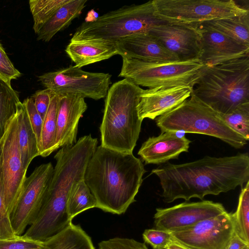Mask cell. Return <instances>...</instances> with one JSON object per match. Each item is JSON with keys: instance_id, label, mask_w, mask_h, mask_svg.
I'll list each match as a JSON object with an SVG mask.
<instances>
[{"instance_id": "cell-31", "label": "cell", "mask_w": 249, "mask_h": 249, "mask_svg": "<svg viewBox=\"0 0 249 249\" xmlns=\"http://www.w3.org/2000/svg\"><path fill=\"white\" fill-rule=\"evenodd\" d=\"M220 115L231 128L249 141V102L241 104L230 113Z\"/></svg>"}, {"instance_id": "cell-13", "label": "cell", "mask_w": 249, "mask_h": 249, "mask_svg": "<svg viewBox=\"0 0 249 249\" xmlns=\"http://www.w3.org/2000/svg\"><path fill=\"white\" fill-rule=\"evenodd\" d=\"M171 233L172 240L189 249H227L235 233L232 213L226 211Z\"/></svg>"}, {"instance_id": "cell-37", "label": "cell", "mask_w": 249, "mask_h": 249, "mask_svg": "<svg viewBox=\"0 0 249 249\" xmlns=\"http://www.w3.org/2000/svg\"><path fill=\"white\" fill-rule=\"evenodd\" d=\"M53 93L51 90L45 89L36 91L31 96L36 109L43 120L48 109Z\"/></svg>"}, {"instance_id": "cell-7", "label": "cell", "mask_w": 249, "mask_h": 249, "mask_svg": "<svg viewBox=\"0 0 249 249\" xmlns=\"http://www.w3.org/2000/svg\"><path fill=\"white\" fill-rule=\"evenodd\" d=\"M161 132H182L209 135L239 149L248 141L231 128L220 114L197 99L191 96L178 106L157 117Z\"/></svg>"}, {"instance_id": "cell-18", "label": "cell", "mask_w": 249, "mask_h": 249, "mask_svg": "<svg viewBox=\"0 0 249 249\" xmlns=\"http://www.w3.org/2000/svg\"><path fill=\"white\" fill-rule=\"evenodd\" d=\"M192 90L187 86L143 89L137 107L140 118L156 119L188 99Z\"/></svg>"}, {"instance_id": "cell-30", "label": "cell", "mask_w": 249, "mask_h": 249, "mask_svg": "<svg viewBox=\"0 0 249 249\" xmlns=\"http://www.w3.org/2000/svg\"><path fill=\"white\" fill-rule=\"evenodd\" d=\"M69 0H30L29 6L33 16V29L36 34L41 27Z\"/></svg>"}, {"instance_id": "cell-35", "label": "cell", "mask_w": 249, "mask_h": 249, "mask_svg": "<svg viewBox=\"0 0 249 249\" xmlns=\"http://www.w3.org/2000/svg\"><path fill=\"white\" fill-rule=\"evenodd\" d=\"M98 247L99 249H148L145 243L133 239L120 237L102 241Z\"/></svg>"}, {"instance_id": "cell-21", "label": "cell", "mask_w": 249, "mask_h": 249, "mask_svg": "<svg viewBox=\"0 0 249 249\" xmlns=\"http://www.w3.org/2000/svg\"><path fill=\"white\" fill-rule=\"evenodd\" d=\"M65 52L80 68L118 54L115 42L102 40L70 41Z\"/></svg>"}, {"instance_id": "cell-42", "label": "cell", "mask_w": 249, "mask_h": 249, "mask_svg": "<svg viewBox=\"0 0 249 249\" xmlns=\"http://www.w3.org/2000/svg\"><path fill=\"white\" fill-rule=\"evenodd\" d=\"M1 142L0 139V164L1 162Z\"/></svg>"}, {"instance_id": "cell-12", "label": "cell", "mask_w": 249, "mask_h": 249, "mask_svg": "<svg viewBox=\"0 0 249 249\" xmlns=\"http://www.w3.org/2000/svg\"><path fill=\"white\" fill-rule=\"evenodd\" d=\"M0 140L3 198L6 208L10 215L21 194L27 172L21 160L16 114L8 123L5 133Z\"/></svg>"}, {"instance_id": "cell-17", "label": "cell", "mask_w": 249, "mask_h": 249, "mask_svg": "<svg viewBox=\"0 0 249 249\" xmlns=\"http://www.w3.org/2000/svg\"><path fill=\"white\" fill-rule=\"evenodd\" d=\"M56 94L58 103L54 151L76 142L78 123L87 109L85 98L79 95Z\"/></svg>"}, {"instance_id": "cell-3", "label": "cell", "mask_w": 249, "mask_h": 249, "mask_svg": "<svg viewBox=\"0 0 249 249\" xmlns=\"http://www.w3.org/2000/svg\"><path fill=\"white\" fill-rule=\"evenodd\" d=\"M146 172L133 153L97 146L90 159L84 181L95 198L96 208L121 214L135 201Z\"/></svg>"}, {"instance_id": "cell-22", "label": "cell", "mask_w": 249, "mask_h": 249, "mask_svg": "<svg viewBox=\"0 0 249 249\" xmlns=\"http://www.w3.org/2000/svg\"><path fill=\"white\" fill-rule=\"evenodd\" d=\"M87 2V0H69L41 27L36 34L37 40L50 41L56 33L68 27L80 15Z\"/></svg>"}, {"instance_id": "cell-23", "label": "cell", "mask_w": 249, "mask_h": 249, "mask_svg": "<svg viewBox=\"0 0 249 249\" xmlns=\"http://www.w3.org/2000/svg\"><path fill=\"white\" fill-rule=\"evenodd\" d=\"M16 116L18 123V142L21 160L24 169L27 171L32 160L40 156V152L27 112L21 102L18 106Z\"/></svg>"}, {"instance_id": "cell-16", "label": "cell", "mask_w": 249, "mask_h": 249, "mask_svg": "<svg viewBox=\"0 0 249 249\" xmlns=\"http://www.w3.org/2000/svg\"><path fill=\"white\" fill-rule=\"evenodd\" d=\"M200 36L201 53L198 58L206 67H212L245 56L249 47L208 27L197 26Z\"/></svg>"}, {"instance_id": "cell-4", "label": "cell", "mask_w": 249, "mask_h": 249, "mask_svg": "<svg viewBox=\"0 0 249 249\" xmlns=\"http://www.w3.org/2000/svg\"><path fill=\"white\" fill-rule=\"evenodd\" d=\"M143 89L124 78L109 88L100 126L101 145L124 153H132L142 120L138 105Z\"/></svg>"}, {"instance_id": "cell-2", "label": "cell", "mask_w": 249, "mask_h": 249, "mask_svg": "<svg viewBox=\"0 0 249 249\" xmlns=\"http://www.w3.org/2000/svg\"><path fill=\"white\" fill-rule=\"evenodd\" d=\"M97 143V139L89 134L71 146L61 147L55 155L52 177L40 210L26 231L28 237L44 242L72 223L67 212L68 196L73 185L84 179Z\"/></svg>"}, {"instance_id": "cell-33", "label": "cell", "mask_w": 249, "mask_h": 249, "mask_svg": "<svg viewBox=\"0 0 249 249\" xmlns=\"http://www.w3.org/2000/svg\"><path fill=\"white\" fill-rule=\"evenodd\" d=\"M142 237L153 249H166L172 241L171 232L156 229H146Z\"/></svg>"}, {"instance_id": "cell-34", "label": "cell", "mask_w": 249, "mask_h": 249, "mask_svg": "<svg viewBox=\"0 0 249 249\" xmlns=\"http://www.w3.org/2000/svg\"><path fill=\"white\" fill-rule=\"evenodd\" d=\"M37 142L39 150L41 146V137L43 120L36 109L32 98H27L22 103Z\"/></svg>"}, {"instance_id": "cell-8", "label": "cell", "mask_w": 249, "mask_h": 249, "mask_svg": "<svg viewBox=\"0 0 249 249\" xmlns=\"http://www.w3.org/2000/svg\"><path fill=\"white\" fill-rule=\"evenodd\" d=\"M122 59L119 76L148 89L187 86L193 89L206 67L199 59L160 62L125 57Z\"/></svg>"}, {"instance_id": "cell-29", "label": "cell", "mask_w": 249, "mask_h": 249, "mask_svg": "<svg viewBox=\"0 0 249 249\" xmlns=\"http://www.w3.org/2000/svg\"><path fill=\"white\" fill-rule=\"evenodd\" d=\"M232 216L235 233L249 243V181L242 188L238 206Z\"/></svg>"}, {"instance_id": "cell-39", "label": "cell", "mask_w": 249, "mask_h": 249, "mask_svg": "<svg viewBox=\"0 0 249 249\" xmlns=\"http://www.w3.org/2000/svg\"><path fill=\"white\" fill-rule=\"evenodd\" d=\"M227 249H249V243L246 242L234 233Z\"/></svg>"}, {"instance_id": "cell-5", "label": "cell", "mask_w": 249, "mask_h": 249, "mask_svg": "<svg viewBox=\"0 0 249 249\" xmlns=\"http://www.w3.org/2000/svg\"><path fill=\"white\" fill-rule=\"evenodd\" d=\"M192 94L220 114L249 102V56L206 67Z\"/></svg>"}, {"instance_id": "cell-41", "label": "cell", "mask_w": 249, "mask_h": 249, "mask_svg": "<svg viewBox=\"0 0 249 249\" xmlns=\"http://www.w3.org/2000/svg\"><path fill=\"white\" fill-rule=\"evenodd\" d=\"M166 249H189L183 245L180 244L176 241L172 240Z\"/></svg>"}, {"instance_id": "cell-9", "label": "cell", "mask_w": 249, "mask_h": 249, "mask_svg": "<svg viewBox=\"0 0 249 249\" xmlns=\"http://www.w3.org/2000/svg\"><path fill=\"white\" fill-rule=\"evenodd\" d=\"M156 16L168 23L196 26L249 13L233 0H153Z\"/></svg>"}, {"instance_id": "cell-15", "label": "cell", "mask_w": 249, "mask_h": 249, "mask_svg": "<svg viewBox=\"0 0 249 249\" xmlns=\"http://www.w3.org/2000/svg\"><path fill=\"white\" fill-rule=\"evenodd\" d=\"M179 61L198 59L201 53L197 27L166 23L148 32Z\"/></svg>"}, {"instance_id": "cell-20", "label": "cell", "mask_w": 249, "mask_h": 249, "mask_svg": "<svg viewBox=\"0 0 249 249\" xmlns=\"http://www.w3.org/2000/svg\"><path fill=\"white\" fill-rule=\"evenodd\" d=\"M115 43L122 57L150 62L179 61L149 33L130 36Z\"/></svg>"}, {"instance_id": "cell-19", "label": "cell", "mask_w": 249, "mask_h": 249, "mask_svg": "<svg viewBox=\"0 0 249 249\" xmlns=\"http://www.w3.org/2000/svg\"><path fill=\"white\" fill-rule=\"evenodd\" d=\"M178 132H161L156 137L148 138L142 145L138 154L145 164H161L178 159L182 152H187L191 141Z\"/></svg>"}, {"instance_id": "cell-36", "label": "cell", "mask_w": 249, "mask_h": 249, "mask_svg": "<svg viewBox=\"0 0 249 249\" xmlns=\"http://www.w3.org/2000/svg\"><path fill=\"white\" fill-rule=\"evenodd\" d=\"M42 243L22 235L8 239H0V249H42Z\"/></svg>"}, {"instance_id": "cell-24", "label": "cell", "mask_w": 249, "mask_h": 249, "mask_svg": "<svg viewBox=\"0 0 249 249\" xmlns=\"http://www.w3.org/2000/svg\"><path fill=\"white\" fill-rule=\"evenodd\" d=\"M42 249H95L90 237L72 223L42 243Z\"/></svg>"}, {"instance_id": "cell-14", "label": "cell", "mask_w": 249, "mask_h": 249, "mask_svg": "<svg viewBox=\"0 0 249 249\" xmlns=\"http://www.w3.org/2000/svg\"><path fill=\"white\" fill-rule=\"evenodd\" d=\"M226 212L223 205L210 200L183 202L167 208H157L156 229L173 232L191 227Z\"/></svg>"}, {"instance_id": "cell-40", "label": "cell", "mask_w": 249, "mask_h": 249, "mask_svg": "<svg viewBox=\"0 0 249 249\" xmlns=\"http://www.w3.org/2000/svg\"><path fill=\"white\" fill-rule=\"evenodd\" d=\"M0 60L4 63L9 66H14L12 62L9 59L7 53H6L4 48L0 43Z\"/></svg>"}, {"instance_id": "cell-38", "label": "cell", "mask_w": 249, "mask_h": 249, "mask_svg": "<svg viewBox=\"0 0 249 249\" xmlns=\"http://www.w3.org/2000/svg\"><path fill=\"white\" fill-rule=\"evenodd\" d=\"M20 75L21 73L14 66H9L0 60V80L11 85V81Z\"/></svg>"}, {"instance_id": "cell-32", "label": "cell", "mask_w": 249, "mask_h": 249, "mask_svg": "<svg viewBox=\"0 0 249 249\" xmlns=\"http://www.w3.org/2000/svg\"><path fill=\"white\" fill-rule=\"evenodd\" d=\"M13 228L10 215L4 202L2 173L0 164V239L12 238L17 236Z\"/></svg>"}, {"instance_id": "cell-1", "label": "cell", "mask_w": 249, "mask_h": 249, "mask_svg": "<svg viewBox=\"0 0 249 249\" xmlns=\"http://www.w3.org/2000/svg\"><path fill=\"white\" fill-rule=\"evenodd\" d=\"M160 180L161 196L166 203L177 199L201 200L235 189L249 181V155L206 156L199 160L175 164L167 162L153 169Z\"/></svg>"}, {"instance_id": "cell-28", "label": "cell", "mask_w": 249, "mask_h": 249, "mask_svg": "<svg viewBox=\"0 0 249 249\" xmlns=\"http://www.w3.org/2000/svg\"><path fill=\"white\" fill-rule=\"evenodd\" d=\"M20 103L18 92L11 85L0 80V139L4 135L8 123L16 114Z\"/></svg>"}, {"instance_id": "cell-26", "label": "cell", "mask_w": 249, "mask_h": 249, "mask_svg": "<svg viewBox=\"0 0 249 249\" xmlns=\"http://www.w3.org/2000/svg\"><path fill=\"white\" fill-rule=\"evenodd\" d=\"M58 96L53 93L44 118L41 137L40 156L46 157L54 151L57 112Z\"/></svg>"}, {"instance_id": "cell-27", "label": "cell", "mask_w": 249, "mask_h": 249, "mask_svg": "<svg viewBox=\"0 0 249 249\" xmlns=\"http://www.w3.org/2000/svg\"><path fill=\"white\" fill-rule=\"evenodd\" d=\"M96 207L95 198L82 179L72 186L67 201V212L71 220L88 209Z\"/></svg>"}, {"instance_id": "cell-25", "label": "cell", "mask_w": 249, "mask_h": 249, "mask_svg": "<svg viewBox=\"0 0 249 249\" xmlns=\"http://www.w3.org/2000/svg\"><path fill=\"white\" fill-rule=\"evenodd\" d=\"M199 25L208 27L249 47V13L234 17L216 19Z\"/></svg>"}, {"instance_id": "cell-6", "label": "cell", "mask_w": 249, "mask_h": 249, "mask_svg": "<svg viewBox=\"0 0 249 249\" xmlns=\"http://www.w3.org/2000/svg\"><path fill=\"white\" fill-rule=\"evenodd\" d=\"M167 23L155 14L153 0L124 6L83 22L70 41L102 40L115 42L133 35L148 33L153 28Z\"/></svg>"}, {"instance_id": "cell-11", "label": "cell", "mask_w": 249, "mask_h": 249, "mask_svg": "<svg viewBox=\"0 0 249 249\" xmlns=\"http://www.w3.org/2000/svg\"><path fill=\"white\" fill-rule=\"evenodd\" d=\"M51 162L36 167L26 177L18 202L10 214L16 234L21 236L36 219L43 204L53 171Z\"/></svg>"}, {"instance_id": "cell-10", "label": "cell", "mask_w": 249, "mask_h": 249, "mask_svg": "<svg viewBox=\"0 0 249 249\" xmlns=\"http://www.w3.org/2000/svg\"><path fill=\"white\" fill-rule=\"evenodd\" d=\"M111 77L108 73L86 71L71 65L44 73L38 79L46 89L55 94H75L98 100L106 97L111 83Z\"/></svg>"}]
</instances>
